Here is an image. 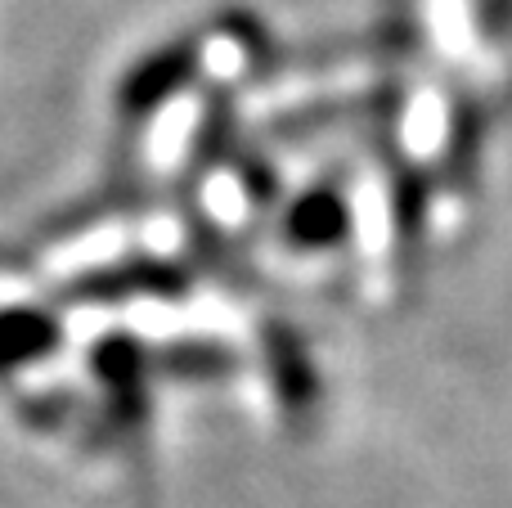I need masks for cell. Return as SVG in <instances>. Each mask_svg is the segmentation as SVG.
Wrapping results in <instances>:
<instances>
[{"mask_svg": "<svg viewBox=\"0 0 512 508\" xmlns=\"http://www.w3.org/2000/svg\"><path fill=\"white\" fill-rule=\"evenodd\" d=\"M95 374L104 378L108 396H113V419L122 428H140L144 423V405H149V378H144V351L131 338L113 333L95 347L90 356Z\"/></svg>", "mask_w": 512, "mask_h": 508, "instance_id": "cell-4", "label": "cell"}, {"mask_svg": "<svg viewBox=\"0 0 512 508\" xmlns=\"http://www.w3.org/2000/svg\"><path fill=\"white\" fill-rule=\"evenodd\" d=\"M351 234V203L342 185H310L283 212V239L297 252H328Z\"/></svg>", "mask_w": 512, "mask_h": 508, "instance_id": "cell-3", "label": "cell"}, {"mask_svg": "<svg viewBox=\"0 0 512 508\" xmlns=\"http://www.w3.org/2000/svg\"><path fill=\"white\" fill-rule=\"evenodd\" d=\"M158 369H171L180 383H207V378H221L234 369V356L221 347V342H203V338H189L176 342L167 356L158 360Z\"/></svg>", "mask_w": 512, "mask_h": 508, "instance_id": "cell-7", "label": "cell"}, {"mask_svg": "<svg viewBox=\"0 0 512 508\" xmlns=\"http://www.w3.org/2000/svg\"><path fill=\"white\" fill-rule=\"evenodd\" d=\"M198 72V41L185 36V41H167L153 54H144L131 72L117 86V113L122 117H144L153 108H162L176 90H185Z\"/></svg>", "mask_w": 512, "mask_h": 508, "instance_id": "cell-2", "label": "cell"}, {"mask_svg": "<svg viewBox=\"0 0 512 508\" xmlns=\"http://www.w3.org/2000/svg\"><path fill=\"white\" fill-rule=\"evenodd\" d=\"M63 329L41 306H9L0 311V378H14L23 369L41 365L59 351Z\"/></svg>", "mask_w": 512, "mask_h": 508, "instance_id": "cell-5", "label": "cell"}, {"mask_svg": "<svg viewBox=\"0 0 512 508\" xmlns=\"http://www.w3.org/2000/svg\"><path fill=\"white\" fill-rule=\"evenodd\" d=\"M185 288H189L185 266L162 257H135L68 279L59 288V297H68V302H126V297H180Z\"/></svg>", "mask_w": 512, "mask_h": 508, "instance_id": "cell-1", "label": "cell"}, {"mask_svg": "<svg viewBox=\"0 0 512 508\" xmlns=\"http://www.w3.org/2000/svg\"><path fill=\"white\" fill-rule=\"evenodd\" d=\"M265 360H270L274 392H279L292 410H306L310 396H319L315 369H310L306 351H301V342L292 338L288 329H270V338H265Z\"/></svg>", "mask_w": 512, "mask_h": 508, "instance_id": "cell-6", "label": "cell"}]
</instances>
